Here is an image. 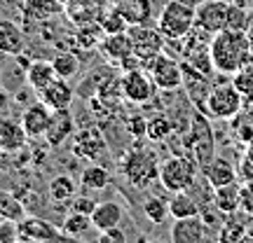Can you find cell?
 <instances>
[{"mask_svg":"<svg viewBox=\"0 0 253 243\" xmlns=\"http://www.w3.org/2000/svg\"><path fill=\"white\" fill-rule=\"evenodd\" d=\"M211 61L213 70L220 75H235V72L249 68L253 61L251 40L246 31H220L211 37Z\"/></svg>","mask_w":253,"mask_h":243,"instance_id":"cell-1","label":"cell"},{"mask_svg":"<svg viewBox=\"0 0 253 243\" xmlns=\"http://www.w3.org/2000/svg\"><path fill=\"white\" fill-rule=\"evenodd\" d=\"M157 28L169 42H181L195 28V5L188 0H167L157 17Z\"/></svg>","mask_w":253,"mask_h":243,"instance_id":"cell-2","label":"cell"},{"mask_svg":"<svg viewBox=\"0 0 253 243\" xmlns=\"http://www.w3.org/2000/svg\"><path fill=\"white\" fill-rule=\"evenodd\" d=\"M202 171L192 157L173 154L160 164V185L167 192H185L197 182V173Z\"/></svg>","mask_w":253,"mask_h":243,"instance_id":"cell-3","label":"cell"},{"mask_svg":"<svg viewBox=\"0 0 253 243\" xmlns=\"http://www.w3.org/2000/svg\"><path fill=\"white\" fill-rule=\"evenodd\" d=\"M122 173L134 187H148L150 182L160 180V159L148 147H134L122 159Z\"/></svg>","mask_w":253,"mask_h":243,"instance_id":"cell-4","label":"cell"},{"mask_svg":"<svg viewBox=\"0 0 253 243\" xmlns=\"http://www.w3.org/2000/svg\"><path fill=\"white\" fill-rule=\"evenodd\" d=\"M244 99L237 91V87L230 82H220L213 84L207 96V105H204V115L218 122H230L232 117H237L244 110Z\"/></svg>","mask_w":253,"mask_h":243,"instance_id":"cell-5","label":"cell"},{"mask_svg":"<svg viewBox=\"0 0 253 243\" xmlns=\"http://www.w3.org/2000/svg\"><path fill=\"white\" fill-rule=\"evenodd\" d=\"M185 145L188 150H192V159L199 164V169L207 162H211L216 157V138H213V131H211V124L204 112L195 110L192 112V119H190V131L185 136Z\"/></svg>","mask_w":253,"mask_h":243,"instance_id":"cell-6","label":"cell"},{"mask_svg":"<svg viewBox=\"0 0 253 243\" xmlns=\"http://www.w3.org/2000/svg\"><path fill=\"white\" fill-rule=\"evenodd\" d=\"M126 31H129V35H131L134 56L143 63V68H148L155 56L164 52L167 37L160 33V28H148V26H143V24H129Z\"/></svg>","mask_w":253,"mask_h":243,"instance_id":"cell-7","label":"cell"},{"mask_svg":"<svg viewBox=\"0 0 253 243\" xmlns=\"http://www.w3.org/2000/svg\"><path fill=\"white\" fill-rule=\"evenodd\" d=\"M145 70L150 72V77H153V82L157 84V89L176 91L183 87V61L169 56L167 52L155 56Z\"/></svg>","mask_w":253,"mask_h":243,"instance_id":"cell-8","label":"cell"},{"mask_svg":"<svg viewBox=\"0 0 253 243\" xmlns=\"http://www.w3.org/2000/svg\"><path fill=\"white\" fill-rule=\"evenodd\" d=\"M155 89L157 84L153 82L150 72L145 70L143 66L141 68H131V70H125L122 80H120V91L129 103L134 105H143L155 96Z\"/></svg>","mask_w":253,"mask_h":243,"instance_id":"cell-9","label":"cell"},{"mask_svg":"<svg viewBox=\"0 0 253 243\" xmlns=\"http://www.w3.org/2000/svg\"><path fill=\"white\" fill-rule=\"evenodd\" d=\"M227 12H230L227 0H199L195 5V26L216 35L220 31H225Z\"/></svg>","mask_w":253,"mask_h":243,"instance_id":"cell-10","label":"cell"},{"mask_svg":"<svg viewBox=\"0 0 253 243\" xmlns=\"http://www.w3.org/2000/svg\"><path fill=\"white\" fill-rule=\"evenodd\" d=\"M169 239L173 243H202L209 239V227L204 222L202 213L190 217H176L169 232Z\"/></svg>","mask_w":253,"mask_h":243,"instance_id":"cell-11","label":"cell"},{"mask_svg":"<svg viewBox=\"0 0 253 243\" xmlns=\"http://www.w3.org/2000/svg\"><path fill=\"white\" fill-rule=\"evenodd\" d=\"M19 229V241L26 243H36V241H54V239H61L63 232L56 229L52 222H45L40 217H24L17 225Z\"/></svg>","mask_w":253,"mask_h":243,"instance_id":"cell-12","label":"cell"},{"mask_svg":"<svg viewBox=\"0 0 253 243\" xmlns=\"http://www.w3.org/2000/svg\"><path fill=\"white\" fill-rule=\"evenodd\" d=\"M106 150V140L96 126L82 129L80 134H75L73 138V152L82 157V159H99Z\"/></svg>","mask_w":253,"mask_h":243,"instance_id":"cell-13","label":"cell"},{"mask_svg":"<svg viewBox=\"0 0 253 243\" xmlns=\"http://www.w3.org/2000/svg\"><path fill=\"white\" fill-rule=\"evenodd\" d=\"M71 136H73L71 108L52 110V117H49V124H47V131H45V140L49 143V147H59V145H63Z\"/></svg>","mask_w":253,"mask_h":243,"instance_id":"cell-14","label":"cell"},{"mask_svg":"<svg viewBox=\"0 0 253 243\" xmlns=\"http://www.w3.org/2000/svg\"><path fill=\"white\" fill-rule=\"evenodd\" d=\"M202 175L204 180L209 182V187H223V185H230V182L239 180L237 175V169L232 166V162H227L225 157H213L211 162H207L202 166Z\"/></svg>","mask_w":253,"mask_h":243,"instance_id":"cell-15","label":"cell"},{"mask_svg":"<svg viewBox=\"0 0 253 243\" xmlns=\"http://www.w3.org/2000/svg\"><path fill=\"white\" fill-rule=\"evenodd\" d=\"M26 49V33L12 19H0V54L19 56Z\"/></svg>","mask_w":253,"mask_h":243,"instance_id":"cell-16","label":"cell"},{"mask_svg":"<svg viewBox=\"0 0 253 243\" xmlns=\"http://www.w3.org/2000/svg\"><path fill=\"white\" fill-rule=\"evenodd\" d=\"M49 117H52V108L47 103L38 101L33 105H28L21 115V124L26 129L28 138H42L47 131V124H49Z\"/></svg>","mask_w":253,"mask_h":243,"instance_id":"cell-17","label":"cell"},{"mask_svg":"<svg viewBox=\"0 0 253 243\" xmlns=\"http://www.w3.org/2000/svg\"><path fill=\"white\" fill-rule=\"evenodd\" d=\"M101 52L106 54V59L115 63H122L126 56L134 54V47H131V35L129 31H120V33H106V37L99 42Z\"/></svg>","mask_w":253,"mask_h":243,"instance_id":"cell-18","label":"cell"},{"mask_svg":"<svg viewBox=\"0 0 253 243\" xmlns=\"http://www.w3.org/2000/svg\"><path fill=\"white\" fill-rule=\"evenodd\" d=\"M38 96H40V101L47 103L52 110L71 108V103H73V89H71V84H68V80H63V77L52 80Z\"/></svg>","mask_w":253,"mask_h":243,"instance_id":"cell-19","label":"cell"},{"mask_svg":"<svg viewBox=\"0 0 253 243\" xmlns=\"http://www.w3.org/2000/svg\"><path fill=\"white\" fill-rule=\"evenodd\" d=\"M249 217H251V215H246V213H242V210L225 215L223 225H220V229H218V241H220V243L246 241V232H249Z\"/></svg>","mask_w":253,"mask_h":243,"instance_id":"cell-20","label":"cell"},{"mask_svg":"<svg viewBox=\"0 0 253 243\" xmlns=\"http://www.w3.org/2000/svg\"><path fill=\"white\" fill-rule=\"evenodd\" d=\"M211 204H213L223 215L237 213V210H239V204H242V182L235 180V182H230V185H223V187H213Z\"/></svg>","mask_w":253,"mask_h":243,"instance_id":"cell-21","label":"cell"},{"mask_svg":"<svg viewBox=\"0 0 253 243\" xmlns=\"http://www.w3.org/2000/svg\"><path fill=\"white\" fill-rule=\"evenodd\" d=\"M122 206L118 201H99L96 208L91 210V225L99 232H106V229H113V227H120L122 222Z\"/></svg>","mask_w":253,"mask_h":243,"instance_id":"cell-22","label":"cell"},{"mask_svg":"<svg viewBox=\"0 0 253 243\" xmlns=\"http://www.w3.org/2000/svg\"><path fill=\"white\" fill-rule=\"evenodd\" d=\"M26 129L21 122H14V119H0V150H7V152H14V150H21L26 145Z\"/></svg>","mask_w":253,"mask_h":243,"instance_id":"cell-23","label":"cell"},{"mask_svg":"<svg viewBox=\"0 0 253 243\" xmlns=\"http://www.w3.org/2000/svg\"><path fill=\"white\" fill-rule=\"evenodd\" d=\"M52 80H56V70H54V66H52V61L40 59V61H33L26 68V82H28V87H31L33 91H38V94L45 89V87Z\"/></svg>","mask_w":253,"mask_h":243,"instance_id":"cell-24","label":"cell"},{"mask_svg":"<svg viewBox=\"0 0 253 243\" xmlns=\"http://www.w3.org/2000/svg\"><path fill=\"white\" fill-rule=\"evenodd\" d=\"M63 2L61 0H26L24 2V17L33 21H45V19L61 14Z\"/></svg>","mask_w":253,"mask_h":243,"instance_id":"cell-25","label":"cell"},{"mask_svg":"<svg viewBox=\"0 0 253 243\" xmlns=\"http://www.w3.org/2000/svg\"><path fill=\"white\" fill-rule=\"evenodd\" d=\"M202 206L197 204V199L190 197V189L185 192H173L169 199V215L176 217H190V215H199Z\"/></svg>","mask_w":253,"mask_h":243,"instance_id":"cell-26","label":"cell"},{"mask_svg":"<svg viewBox=\"0 0 253 243\" xmlns=\"http://www.w3.org/2000/svg\"><path fill=\"white\" fill-rule=\"evenodd\" d=\"M47 192H49V199H52L54 204H66V201H71V199L75 197L78 185H75V180H73L71 175H63L61 173V175H56V178L49 180Z\"/></svg>","mask_w":253,"mask_h":243,"instance_id":"cell-27","label":"cell"},{"mask_svg":"<svg viewBox=\"0 0 253 243\" xmlns=\"http://www.w3.org/2000/svg\"><path fill=\"white\" fill-rule=\"evenodd\" d=\"M118 7L129 24H145L150 19V12H153L150 0H125Z\"/></svg>","mask_w":253,"mask_h":243,"instance_id":"cell-28","label":"cell"},{"mask_svg":"<svg viewBox=\"0 0 253 243\" xmlns=\"http://www.w3.org/2000/svg\"><path fill=\"white\" fill-rule=\"evenodd\" d=\"M91 225V215H87V213H78V210H71L68 215H66V220H63L61 225V232L63 236H71V239H80V236L87 234V229Z\"/></svg>","mask_w":253,"mask_h":243,"instance_id":"cell-29","label":"cell"},{"mask_svg":"<svg viewBox=\"0 0 253 243\" xmlns=\"http://www.w3.org/2000/svg\"><path fill=\"white\" fill-rule=\"evenodd\" d=\"M80 182H82V187L84 189L101 192V189H106V185L110 182V175L103 166H99V164H89V166H84Z\"/></svg>","mask_w":253,"mask_h":243,"instance_id":"cell-30","label":"cell"},{"mask_svg":"<svg viewBox=\"0 0 253 243\" xmlns=\"http://www.w3.org/2000/svg\"><path fill=\"white\" fill-rule=\"evenodd\" d=\"M230 126H232V131H235L239 143H244V145L251 143L253 140V112L249 110V105H246L237 117L230 119Z\"/></svg>","mask_w":253,"mask_h":243,"instance_id":"cell-31","label":"cell"},{"mask_svg":"<svg viewBox=\"0 0 253 243\" xmlns=\"http://www.w3.org/2000/svg\"><path fill=\"white\" fill-rule=\"evenodd\" d=\"M52 66L56 70V77H63V80H71V77H75L80 72V59L73 52H59L52 59Z\"/></svg>","mask_w":253,"mask_h":243,"instance_id":"cell-32","label":"cell"},{"mask_svg":"<svg viewBox=\"0 0 253 243\" xmlns=\"http://www.w3.org/2000/svg\"><path fill=\"white\" fill-rule=\"evenodd\" d=\"M173 131V122L167 115H157V117L148 119V131L145 136L153 140V143H160V140H167Z\"/></svg>","mask_w":253,"mask_h":243,"instance_id":"cell-33","label":"cell"},{"mask_svg":"<svg viewBox=\"0 0 253 243\" xmlns=\"http://www.w3.org/2000/svg\"><path fill=\"white\" fill-rule=\"evenodd\" d=\"M143 213L153 225H162L169 215V201H162L160 197H148L143 201Z\"/></svg>","mask_w":253,"mask_h":243,"instance_id":"cell-34","label":"cell"},{"mask_svg":"<svg viewBox=\"0 0 253 243\" xmlns=\"http://www.w3.org/2000/svg\"><path fill=\"white\" fill-rule=\"evenodd\" d=\"M232 84L237 87V91L242 94V99H244V105L251 108L253 105V68H244V70H239L232 75Z\"/></svg>","mask_w":253,"mask_h":243,"instance_id":"cell-35","label":"cell"},{"mask_svg":"<svg viewBox=\"0 0 253 243\" xmlns=\"http://www.w3.org/2000/svg\"><path fill=\"white\" fill-rule=\"evenodd\" d=\"M251 14H249V9L242 7V5H237V2H230V12H227V26L230 31H249L251 26Z\"/></svg>","mask_w":253,"mask_h":243,"instance_id":"cell-36","label":"cell"},{"mask_svg":"<svg viewBox=\"0 0 253 243\" xmlns=\"http://www.w3.org/2000/svg\"><path fill=\"white\" fill-rule=\"evenodd\" d=\"M101 28H103V33H120V31H126V28H129V21H126L125 14L120 12V7H113L108 12V17L101 21Z\"/></svg>","mask_w":253,"mask_h":243,"instance_id":"cell-37","label":"cell"},{"mask_svg":"<svg viewBox=\"0 0 253 243\" xmlns=\"http://www.w3.org/2000/svg\"><path fill=\"white\" fill-rule=\"evenodd\" d=\"M239 210L253 217V182H242V204Z\"/></svg>","mask_w":253,"mask_h":243,"instance_id":"cell-38","label":"cell"},{"mask_svg":"<svg viewBox=\"0 0 253 243\" xmlns=\"http://www.w3.org/2000/svg\"><path fill=\"white\" fill-rule=\"evenodd\" d=\"M96 208V201L91 199H84V197H73L71 199V210H78V213H87L91 215V210Z\"/></svg>","mask_w":253,"mask_h":243,"instance_id":"cell-39","label":"cell"},{"mask_svg":"<svg viewBox=\"0 0 253 243\" xmlns=\"http://www.w3.org/2000/svg\"><path fill=\"white\" fill-rule=\"evenodd\" d=\"M237 175H239V182H253V159H249L246 154H244V159L239 162Z\"/></svg>","mask_w":253,"mask_h":243,"instance_id":"cell-40","label":"cell"},{"mask_svg":"<svg viewBox=\"0 0 253 243\" xmlns=\"http://www.w3.org/2000/svg\"><path fill=\"white\" fill-rule=\"evenodd\" d=\"M126 126H129V131H131L134 138H141V136H145V131H148V119H143L141 115H136V117H131L126 122Z\"/></svg>","mask_w":253,"mask_h":243,"instance_id":"cell-41","label":"cell"},{"mask_svg":"<svg viewBox=\"0 0 253 243\" xmlns=\"http://www.w3.org/2000/svg\"><path fill=\"white\" fill-rule=\"evenodd\" d=\"M99 239L103 243H125L126 236L120 227H113V229H106V232H99Z\"/></svg>","mask_w":253,"mask_h":243,"instance_id":"cell-42","label":"cell"},{"mask_svg":"<svg viewBox=\"0 0 253 243\" xmlns=\"http://www.w3.org/2000/svg\"><path fill=\"white\" fill-rule=\"evenodd\" d=\"M0 241H19V229L14 222H2L0 225Z\"/></svg>","mask_w":253,"mask_h":243,"instance_id":"cell-43","label":"cell"},{"mask_svg":"<svg viewBox=\"0 0 253 243\" xmlns=\"http://www.w3.org/2000/svg\"><path fill=\"white\" fill-rule=\"evenodd\" d=\"M7 103H9V96L5 94V91H0V110L7 108Z\"/></svg>","mask_w":253,"mask_h":243,"instance_id":"cell-44","label":"cell"},{"mask_svg":"<svg viewBox=\"0 0 253 243\" xmlns=\"http://www.w3.org/2000/svg\"><path fill=\"white\" fill-rule=\"evenodd\" d=\"M246 157H249V159H253V140L246 145Z\"/></svg>","mask_w":253,"mask_h":243,"instance_id":"cell-45","label":"cell"},{"mask_svg":"<svg viewBox=\"0 0 253 243\" xmlns=\"http://www.w3.org/2000/svg\"><path fill=\"white\" fill-rule=\"evenodd\" d=\"M246 33H249V40H251V52H253V21H251V26H249Z\"/></svg>","mask_w":253,"mask_h":243,"instance_id":"cell-46","label":"cell"}]
</instances>
